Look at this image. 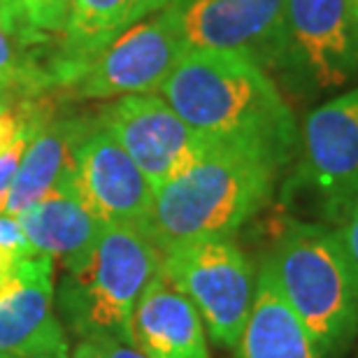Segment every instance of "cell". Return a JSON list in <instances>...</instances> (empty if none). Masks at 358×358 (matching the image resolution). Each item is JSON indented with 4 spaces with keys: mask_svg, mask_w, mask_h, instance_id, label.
<instances>
[{
    "mask_svg": "<svg viewBox=\"0 0 358 358\" xmlns=\"http://www.w3.org/2000/svg\"><path fill=\"white\" fill-rule=\"evenodd\" d=\"M73 358H105V356L96 345H93V342L80 340V342H77V347H75V352H73Z\"/></svg>",
    "mask_w": 358,
    "mask_h": 358,
    "instance_id": "obj_26",
    "label": "cell"
},
{
    "mask_svg": "<svg viewBox=\"0 0 358 358\" xmlns=\"http://www.w3.org/2000/svg\"><path fill=\"white\" fill-rule=\"evenodd\" d=\"M335 235L358 277V196L335 214Z\"/></svg>",
    "mask_w": 358,
    "mask_h": 358,
    "instance_id": "obj_23",
    "label": "cell"
},
{
    "mask_svg": "<svg viewBox=\"0 0 358 358\" xmlns=\"http://www.w3.org/2000/svg\"><path fill=\"white\" fill-rule=\"evenodd\" d=\"M28 42L3 14H0V87L40 91L52 84L47 73L35 66L28 56Z\"/></svg>",
    "mask_w": 358,
    "mask_h": 358,
    "instance_id": "obj_19",
    "label": "cell"
},
{
    "mask_svg": "<svg viewBox=\"0 0 358 358\" xmlns=\"http://www.w3.org/2000/svg\"><path fill=\"white\" fill-rule=\"evenodd\" d=\"M54 259L35 252L0 291V356L14 358L54 317Z\"/></svg>",
    "mask_w": 358,
    "mask_h": 358,
    "instance_id": "obj_15",
    "label": "cell"
},
{
    "mask_svg": "<svg viewBox=\"0 0 358 358\" xmlns=\"http://www.w3.org/2000/svg\"><path fill=\"white\" fill-rule=\"evenodd\" d=\"M28 245L49 259L63 261L66 270H77L89 259L103 224L77 196L73 179L47 193L35 205L17 214Z\"/></svg>",
    "mask_w": 358,
    "mask_h": 358,
    "instance_id": "obj_13",
    "label": "cell"
},
{
    "mask_svg": "<svg viewBox=\"0 0 358 358\" xmlns=\"http://www.w3.org/2000/svg\"><path fill=\"white\" fill-rule=\"evenodd\" d=\"M93 121L87 119H54L38 126L21 156L3 214L17 217L26 207L73 179L77 145Z\"/></svg>",
    "mask_w": 358,
    "mask_h": 358,
    "instance_id": "obj_14",
    "label": "cell"
},
{
    "mask_svg": "<svg viewBox=\"0 0 358 358\" xmlns=\"http://www.w3.org/2000/svg\"><path fill=\"white\" fill-rule=\"evenodd\" d=\"M189 52L177 17V3L135 21L68 77L63 87L75 98L105 100L135 93H159L179 59Z\"/></svg>",
    "mask_w": 358,
    "mask_h": 358,
    "instance_id": "obj_5",
    "label": "cell"
},
{
    "mask_svg": "<svg viewBox=\"0 0 358 358\" xmlns=\"http://www.w3.org/2000/svg\"><path fill=\"white\" fill-rule=\"evenodd\" d=\"M170 0H73V12L66 28V52L52 73V84H66L91 56L107 42L124 33L135 21L163 10Z\"/></svg>",
    "mask_w": 358,
    "mask_h": 358,
    "instance_id": "obj_16",
    "label": "cell"
},
{
    "mask_svg": "<svg viewBox=\"0 0 358 358\" xmlns=\"http://www.w3.org/2000/svg\"><path fill=\"white\" fill-rule=\"evenodd\" d=\"M161 266L163 252L142 226H103L89 259L61 282L59 305L70 331L82 340L128 342L135 305Z\"/></svg>",
    "mask_w": 358,
    "mask_h": 358,
    "instance_id": "obj_4",
    "label": "cell"
},
{
    "mask_svg": "<svg viewBox=\"0 0 358 358\" xmlns=\"http://www.w3.org/2000/svg\"><path fill=\"white\" fill-rule=\"evenodd\" d=\"M98 119L142 170L154 193L196 166L214 147L159 93L117 98Z\"/></svg>",
    "mask_w": 358,
    "mask_h": 358,
    "instance_id": "obj_7",
    "label": "cell"
},
{
    "mask_svg": "<svg viewBox=\"0 0 358 358\" xmlns=\"http://www.w3.org/2000/svg\"><path fill=\"white\" fill-rule=\"evenodd\" d=\"M356 358H358V356H356Z\"/></svg>",
    "mask_w": 358,
    "mask_h": 358,
    "instance_id": "obj_30",
    "label": "cell"
},
{
    "mask_svg": "<svg viewBox=\"0 0 358 358\" xmlns=\"http://www.w3.org/2000/svg\"><path fill=\"white\" fill-rule=\"evenodd\" d=\"M298 182L338 214L358 196V89L312 110L298 133Z\"/></svg>",
    "mask_w": 358,
    "mask_h": 358,
    "instance_id": "obj_8",
    "label": "cell"
},
{
    "mask_svg": "<svg viewBox=\"0 0 358 358\" xmlns=\"http://www.w3.org/2000/svg\"><path fill=\"white\" fill-rule=\"evenodd\" d=\"M0 358H5V356H0Z\"/></svg>",
    "mask_w": 358,
    "mask_h": 358,
    "instance_id": "obj_29",
    "label": "cell"
},
{
    "mask_svg": "<svg viewBox=\"0 0 358 358\" xmlns=\"http://www.w3.org/2000/svg\"><path fill=\"white\" fill-rule=\"evenodd\" d=\"M263 266L319 356H345L358 333V277L333 228L291 224Z\"/></svg>",
    "mask_w": 358,
    "mask_h": 358,
    "instance_id": "obj_3",
    "label": "cell"
},
{
    "mask_svg": "<svg viewBox=\"0 0 358 358\" xmlns=\"http://www.w3.org/2000/svg\"><path fill=\"white\" fill-rule=\"evenodd\" d=\"M10 100H7V89H3L0 87V117H3V112H7L10 110Z\"/></svg>",
    "mask_w": 358,
    "mask_h": 358,
    "instance_id": "obj_27",
    "label": "cell"
},
{
    "mask_svg": "<svg viewBox=\"0 0 358 358\" xmlns=\"http://www.w3.org/2000/svg\"><path fill=\"white\" fill-rule=\"evenodd\" d=\"M352 5H354V10H356V14H358V0H352Z\"/></svg>",
    "mask_w": 358,
    "mask_h": 358,
    "instance_id": "obj_28",
    "label": "cell"
},
{
    "mask_svg": "<svg viewBox=\"0 0 358 358\" xmlns=\"http://www.w3.org/2000/svg\"><path fill=\"white\" fill-rule=\"evenodd\" d=\"M89 342H93V345L103 352L105 358H147V356H142L131 342L110 338V335H96V338H91Z\"/></svg>",
    "mask_w": 358,
    "mask_h": 358,
    "instance_id": "obj_25",
    "label": "cell"
},
{
    "mask_svg": "<svg viewBox=\"0 0 358 358\" xmlns=\"http://www.w3.org/2000/svg\"><path fill=\"white\" fill-rule=\"evenodd\" d=\"M42 117L38 110H31V107H10L7 112H3V117H0V152H3L5 147H10L14 140L19 138L21 133L26 131L28 126L35 124Z\"/></svg>",
    "mask_w": 358,
    "mask_h": 358,
    "instance_id": "obj_24",
    "label": "cell"
},
{
    "mask_svg": "<svg viewBox=\"0 0 358 358\" xmlns=\"http://www.w3.org/2000/svg\"><path fill=\"white\" fill-rule=\"evenodd\" d=\"M159 96L214 145H240L289 163L298 147L291 107L249 56L189 49L170 73Z\"/></svg>",
    "mask_w": 358,
    "mask_h": 358,
    "instance_id": "obj_1",
    "label": "cell"
},
{
    "mask_svg": "<svg viewBox=\"0 0 358 358\" xmlns=\"http://www.w3.org/2000/svg\"><path fill=\"white\" fill-rule=\"evenodd\" d=\"M73 0H0V14L31 42L66 35Z\"/></svg>",
    "mask_w": 358,
    "mask_h": 358,
    "instance_id": "obj_18",
    "label": "cell"
},
{
    "mask_svg": "<svg viewBox=\"0 0 358 358\" xmlns=\"http://www.w3.org/2000/svg\"><path fill=\"white\" fill-rule=\"evenodd\" d=\"M238 352L240 358H321L266 266L256 275L254 305Z\"/></svg>",
    "mask_w": 358,
    "mask_h": 358,
    "instance_id": "obj_17",
    "label": "cell"
},
{
    "mask_svg": "<svg viewBox=\"0 0 358 358\" xmlns=\"http://www.w3.org/2000/svg\"><path fill=\"white\" fill-rule=\"evenodd\" d=\"M282 168L284 163L259 149L214 145L154 193L145 231L163 254L191 242L231 238L268 205Z\"/></svg>",
    "mask_w": 358,
    "mask_h": 358,
    "instance_id": "obj_2",
    "label": "cell"
},
{
    "mask_svg": "<svg viewBox=\"0 0 358 358\" xmlns=\"http://www.w3.org/2000/svg\"><path fill=\"white\" fill-rule=\"evenodd\" d=\"M189 49L233 52L266 63L284 54L286 0H175Z\"/></svg>",
    "mask_w": 358,
    "mask_h": 358,
    "instance_id": "obj_10",
    "label": "cell"
},
{
    "mask_svg": "<svg viewBox=\"0 0 358 358\" xmlns=\"http://www.w3.org/2000/svg\"><path fill=\"white\" fill-rule=\"evenodd\" d=\"M73 186L103 226L145 228L154 205V186L100 119L77 145Z\"/></svg>",
    "mask_w": 358,
    "mask_h": 358,
    "instance_id": "obj_9",
    "label": "cell"
},
{
    "mask_svg": "<svg viewBox=\"0 0 358 358\" xmlns=\"http://www.w3.org/2000/svg\"><path fill=\"white\" fill-rule=\"evenodd\" d=\"M40 124H42V117L35 121V124L28 126L10 147H5L3 152H0V214H3V210H5L7 196H10V189H12V179H14V175H17L21 156H24L28 142H31L33 133L38 131Z\"/></svg>",
    "mask_w": 358,
    "mask_h": 358,
    "instance_id": "obj_22",
    "label": "cell"
},
{
    "mask_svg": "<svg viewBox=\"0 0 358 358\" xmlns=\"http://www.w3.org/2000/svg\"><path fill=\"white\" fill-rule=\"evenodd\" d=\"M284 54L319 89L342 87L358 73V14L352 0H286Z\"/></svg>",
    "mask_w": 358,
    "mask_h": 358,
    "instance_id": "obj_11",
    "label": "cell"
},
{
    "mask_svg": "<svg viewBox=\"0 0 358 358\" xmlns=\"http://www.w3.org/2000/svg\"><path fill=\"white\" fill-rule=\"evenodd\" d=\"M128 342L147 358H210L203 319L163 270L135 305Z\"/></svg>",
    "mask_w": 358,
    "mask_h": 358,
    "instance_id": "obj_12",
    "label": "cell"
},
{
    "mask_svg": "<svg viewBox=\"0 0 358 358\" xmlns=\"http://www.w3.org/2000/svg\"><path fill=\"white\" fill-rule=\"evenodd\" d=\"M14 358H70V345L63 324L52 317L47 326Z\"/></svg>",
    "mask_w": 358,
    "mask_h": 358,
    "instance_id": "obj_21",
    "label": "cell"
},
{
    "mask_svg": "<svg viewBox=\"0 0 358 358\" xmlns=\"http://www.w3.org/2000/svg\"><path fill=\"white\" fill-rule=\"evenodd\" d=\"M163 275L198 310L219 347L238 349L254 305L256 272L231 238L200 240L163 254Z\"/></svg>",
    "mask_w": 358,
    "mask_h": 358,
    "instance_id": "obj_6",
    "label": "cell"
},
{
    "mask_svg": "<svg viewBox=\"0 0 358 358\" xmlns=\"http://www.w3.org/2000/svg\"><path fill=\"white\" fill-rule=\"evenodd\" d=\"M31 254H35V249L28 245L17 217L0 214V291L14 277L21 261L28 259Z\"/></svg>",
    "mask_w": 358,
    "mask_h": 358,
    "instance_id": "obj_20",
    "label": "cell"
}]
</instances>
